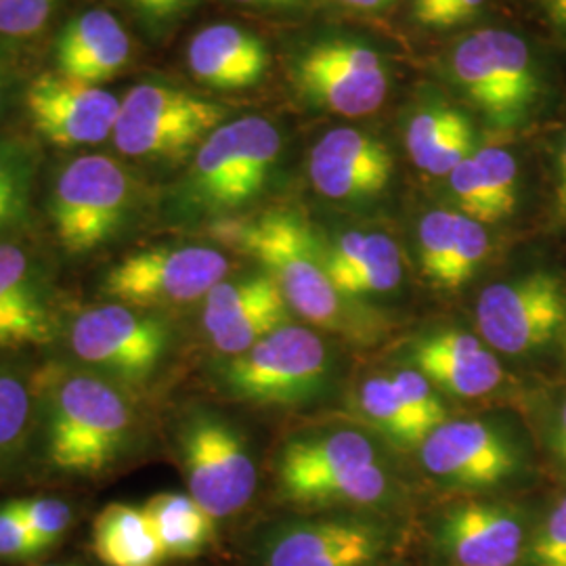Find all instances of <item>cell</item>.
<instances>
[{
    "mask_svg": "<svg viewBox=\"0 0 566 566\" xmlns=\"http://www.w3.org/2000/svg\"><path fill=\"white\" fill-rule=\"evenodd\" d=\"M525 558L531 566H566V495L531 533Z\"/></svg>",
    "mask_w": 566,
    "mask_h": 566,
    "instance_id": "cell-36",
    "label": "cell"
},
{
    "mask_svg": "<svg viewBox=\"0 0 566 566\" xmlns=\"http://www.w3.org/2000/svg\"><path fill=\"white\" fill-rule=\"evenodd\" d=\"M130 51V39L120 20L105 9H91L61 30L55 63L57 72L67 78L102 86L126 67Z\"/></svg>",
    "mask_w": 566,
    "mask_h": 566,
    "instance_id": "cell-22",
    "label": "cell"
},
{
    "mask_svg": "<svg viewBox=\"0 0 566 566\" xmlns=\"http://www.w3.org/2000/svg\"><path fill=\"white\" fill-rule=\"evenodd\" d=\"M399 544L385 518L336 514L266 526L252 549L254 566H382Z\"/></svg>",
    "mask_w": 566,
    "mask_h": 566,
    "instance_id": "cell-9",
    "label": "cell"
},
{
    "mask_svg": "<svg viewBox=\"0 0 566 566\" xmlns=\"http://www.w3.org/2000/svg\"><path fill=\"white\" fill-rule=\"evenodd\" d=\"M55 327V290L46 264L20 243H0V348L51 343Z\"/></svg>",
    "mask_w": 566,
    "mask_h": 566,
    "instance_id": "cell-18",
    "label": "cell"
},
{
    "mask_svg": "<svg viewBox=\"0 0 566 566\" xmlns=\"http://www.w3.org/2000/svg\"><path fill=\"white\" fill-rule=\"evenodd\" d=\"M147 25L163 28L191 11L200 0H120Z\"/></svg>",
    "mask_w": 566,
    "mask_h": 566,
    "instance_id": "cell-40",
    "label": "cell"
},
{
    "mask_svg": "<svg viewBox=\"0 0 566 566\" xmlns=\"http://www.w3.org/2000/svg\"><path fill=\"white\" fill-rule=\"evenodd\" d=\"M378 462V449L359 430H332L287 441L277 458L283 497L303 504L308 495L344 472Z\"/></svg>",
    "mask_w": 566,
    "mask_h": 566,
    "instance_id": "cell-20",
    "label": "cell"
},
{
    "mask_svg": "<svg viewBox=\"0 0 566 566\" xmlns=\"http://www.w3.org/2000/svg\"><path fill=\"white\" fill-rule=\"evenodd\" d=\"M135 203L137 185L130 172L109 156L88 154L61 168L49 217L61 248L84 256L120 238Z\"/></svg>",
    "mask_w": 566,
    "mask_h": 566,
    "instance_id": "cell-5",
    "label": "cell"
},
{
    "mask_svg": "<svg viewBox=\"0 0 566 566\" xmlns=\"http://www.w3.org/2000/svg\"><path fill=\"white\" fill-rule=\"evenodd\" d=\"M18 507L39 556L57 546L74 525L72 506L57 497L18 500Z\"/></svg>",
    "mask_w": 566,
    "mask_h": 566,
    "instance_id": "cell-32",
    "label": "cell"
},
{
    "mask_svg": "<svg viewBox=\"0 0 566 566\" xmlns=\"http://www.w3.org/2000/svg\"><path fill=\"white\" fill-rule=\"evenodd\" d=\"M392 385L399 390L407 411L422 428L426 437L447 422V409L441 397L437 395L434 385L416 367L399 369L392 378Z\"/></svg>",
    "mask_w": 566,
    "mask_h": 566,
    "instance_id": "cell-35",
    "label": "cell"
},
{
    "mask_svg": "<svg viewBox=\"0 0 566 566\" xmlns=\"http://www.w3.org/2000/svg\"><path fill=\"white\" fill-rule=\"evenodd\" d=\"M556 206L566 221V133L556 151Z\"/></svg>",
    "mask_w": 566,
    "mask_h": 566,
    "instance_id": "cell-41",
    "label": "cell"
},
{
    "mask_svg": "<svg viewBox=\"0 0 566 566\" xmlns=\"http://www.w3.org/2000/svg\"><path fill=\"white\" fill-rule=\"evenodd\" d=\"M386 145L357 128H334L315 143L308 172L315 189L329 200L376 196L392 177Z\"/></svg>",
    "mask_w": 566,
    "mask_h": 566,
    "instance_id": "cell-19",
    "label": "cell"
},
{
    "mask_svg": "<svg viewBox=\"0 0 566 566\" xmlns=\"http://www.w3.org/2000/svg\"><path fill=\"white\" fill-rule=\"evenodd\" d=\"M25 109L36 133L57 147L97 145L114 135L120 99L97 84L44 72L25 88Z\"/></svg>",
    "mask_w": 566,
    "mask_h": 566,
    "instance_id": "cell-15",
    "label": "cell"
},
{
    "mask_svg": "<svg viewBox=\"0 0 566 566\" xmlns=\"http://www.w3.org/2000/svg\"><path fill=\"white\" fill-rule=\"evenodd\" d=\"M9 67H7V63L2 60V55H0V114H2V109H4V105L9 102Z\"/></svg>",
    "mask_w": 566,
    "mask_h": 566,
    "instance_id": "cell-44",
    "label": "cell"
},
{
    "mask_svg": "<svg viewBox=\"0 0 566 566\" xmlns=\"http://www.w3.org/2000/svg\"><path fill=\"white\" fill-rule=\"evenodd\" d=\"M166 558H196L214 537V518L189 493H160L145 504Z\"/></svg>",
    "mask_w": 566,
    "mask_h": 566,
    "instance_id": "cell-28",
    "label": "cell"
},
{
    "mask_svg": "<svg viewBox=\"0 0 566 566\" xmlns=\"http://www.w3.org/2000/svg\"><path fill=\"white\" fill-rule=\"evenodd\" d=\"M344 4L355 7V9H364V11H371V9H380L386 7L392 0H343Z\"/></svg>",
    "mask_w": 566,
    "mask_h": 566,
    "instance_id": "cell-45",
    "label": "cell"
},
{
    "mask_svg": "<svg viewBox=\"0 0 566 566\" xmlns=\"http://www.w3.org/2000/svg\"><path fill=\"white\" fill-rule=\"evenodd\" d=\"M42 566H76V565H42Z\"/></svg>",
    "mask_w": 566,
    "mask_h": 566,
    "instance_id": "cell-48",
    "label": "cell"
},
{
    "mask_svg": "<svg viewBox=\"0 0 566 566\" xmlns=\"http://www.w3.org/2000/svg\"><path fill=\"white\" fill-rule=\"evenodd\" d=\"M61 0H0V36H36L53 18Z\"/></svg>",
    "mask_w": 566,
    "mask_h": 566,
    "instance_id": "cell-37",
    "label": "cell"
},
{
    "mask_svg": "<svg viewBox=\"0 0 566 566\" xmlns=\"http://www.w3.org/2000/svg\"><path fill=\"white\" fill-rule=\"evenodd\" d=\"M93 549L105 566H160L166 560L143 506L109 504L93 523Z\"/></svg>",
    "mask_w": 566,
    "mask_h": 566,
    "instance_id": "cell-27",
    "label": "cell"
},
{
    "mask_svg": "<svg viewBox=\"0 0 566 566\" xmlns=\"http://www.w3.org/2000/svg\"><path fill=\"white\" fill-rule=\"evenodd\" d=\"M563 344H565V359H566V325H565V343H563Z\"/></svg>",
    "mask_w": 566,
    "mask_h": 566,
    "instance_id": "cell-47",
    "label": "cell"
},
{
    "mask_svg": "<svg viewBox=\"0 0 566 566\" xmlns=\"http://www.w3.org/2000/svg\"><path fill=\"white\" fill-rule=\"evenodd\" d=\"M476 324L486 346L523 357L542 350L566 325V285L547 271L493 283L476 304Z\"/></svg>",
    "mask_w": 566,
    "mask_h": 566,
    "instance_id": "cell-12",
    "label": "cell"
},
{
    "mask_svg": "<svg viewBox=\"0 0 566 566\" xmlns=\"http://www.w3.org/2000/svg\"><path fill=\"white\" fill-rule=\"evenodd\" d=\"M282 151V135L261 116L224 122L196 151L179 191V206L193 214H224L252 202Z\"/></svg>",
    "mask_w": 566,
    "mask_h": 566,
    "instance_id": "cell-3",
    "label": "cell"
},
{
    "mask_svg": "<svg viewBox=\"0 0 566 566\" xmlns=\"http://www.w3.org/2000/svg\"><path fill=\"white\" fill-rule=\"evenodd\" d=\"M486 252H489V235H486L485 227L460 212L453 252H451V259L447 263L446 273H443V280L439 283V287H443V290L462 287L474 275L479 264L485 261Z\"/></svg>",
    "mask_w": 566,
    "mask_h": 566,
    "instance_id": "cell-34",
    "label": "cell"
},
{
    "mask_svg": "<svg viewBox=\"0 0 566 566\" xmlns=\"http://www.w3.org/2000/svg\"><path fill=\"white\" fill-rule=\"evenodd\" d=\"M214 374L233 399L290 407L322 395L332 374V353L315 329L287 324L242 355L227 357Z\"/></svg>",
    "mask_w": 566,
    "mask_h": 566,
    "instance_id": "cell-4",
    "label": "cell"
},
{
    "mask_svg": "<svg viewBox=\"0 0 566 566\" xmlns=\"http://www.w3.org/2000/svg\"><path fill=\"white\" fill-rule=\"evenodd\" d=\"M552 449L556 453V458L566 465V397L558 407L554 428H552Z\"/></svg>",
    "mask_w": 566,
    "mask_h": 566,
    "instance_id": "cell-42",
    "label": "cell"
},
{
    "mask_svg": "<svg viewBox=\"0 0 566 566\" xmlns=\"http://www.w3.org/2000/svg\"><path fill=\"white\" fill-rule=\"evenodd\" d=\"M221 235L263 264L280 285L294 313L334 332L355 329L348 298L325 271L324 254L301 217L283 210L264 212L254 221L221 227Z\"/></svg>",
    "mask_w": 566,
    "mask_h": 566,
    "instance_id": "cell-2",
    "label": "cell"
},
{
    "mask_svg": "<svg viewBox=\"0 0 566 566\" xmlns=\"http://www.w3.org/2000/svg\"><path fill=\"white\" fill-rule=\"evenodd\" d=\"M231 264L208 245H158L133 252L114 264L102 282L112 303L137 308H168L203 301L223 282Z\"/></svg>",
    "mask_w": 566,
    "mask_h": 566,
    "instance_id": "cell-11",
    "label": "cell"
},
{
    "mask_svg": "<svg viewBox=\"0 0 566 566\" xmlns=\"http://www.w3.org/2000/svg\"><path fill=\"white\" fill-rule=\"evenodd\" d=\"M290 304L269 273L217 283L203 298L202 324L224 357L242 355L277 327L290 324Z\"/></svg>",
    "mask_w": 566,
    "mask_h": 566,
    "instance_id": "cell-17",
    "label": "cell"
},
{
    "mask_svg": "<svg viewBox=\"0 0 566 566\" xmlns=\"http://www.w3.org/2000/svg\"><path fill=\"white\" fill-rule=\"evenodd\" d=\"M460 212L451 210H432L428 212L418 227V242L424 273L432 282L441 283L447 263L453 252V243L458 235Z\"/></svg>",
    "mask_w": 566,
    "mask_h": 566,
    "instance_id": "cell-33",
    "label": "cell"
},
{
    "mask_svg": "<svg viewBox=\"0 0 566 566\" xmlns=\"http://www.w3.org/2000/svg\"><path fill=\"white\" fill-rule=\"evenodd\" d=\"M552 23L566 36V0H544Z\"/></svg>",
    "mask_w": 566,
    "mask_h": 566,
    "instance_id": "cell-43",
    "label": "cell"
},
{
    "mask_svg": "<svg viewBox=\"0 0 566 566\" xmlns=\"http://www.w3.org/2000/svg\"><path fill=\"white\" fill-rule=\"evenodd\" d=\"M409 364L434 386L464 399L493 392L504 380V369L479 336L460 329L426 334L411 344Z\"/></svg>",
    "mask_w": 566,
    "mask_h": 566,
    "instance_id": "cell-21",
    "label": "cell"
},
{
    "mask_svg": "<svg viewBox=\"0 0 566 566\" xmlns=\"http://www.w3.org/2000/svg\"><path fill=\"white\" fill-rule=\"evenodd\" d=\"M486 0H413V15L424 25L446 28L470 20Z\"/></svg>",
    "mask_w": 566,
    "mask_h": 566,
    "instance_id": "cell-39",
    "label": "cell"
},
{
    "mask_svg": "<svg viewBox=\"0 0 566 566\" xmlns=\"http://www.w3.org/2000/svg\"><path fill=\"white\" fill-rule=\"evenodd\" d=\"M32 535L21 518L18 500L0 504V560H28L36 558Z\"/></svg>",
    "mask_w": 566,
    "mask_h": 566,
    "instance_id": "cell-38",
    "label": "cell"
},
{
    "mask_svg": "<svg viewBox=\"0 0 566 566\" xmlns=\"http://www.w3.org/2000/svg\"><path fill=\"white\" fill-rule=\"evenodd\" d=\"M39 151L32 143L0 135V243L13 242L30 223Z\"/></svg>",
    "mask_w": 566,
    "mask_h": 566,
    "instance_id": "cell-29",
    "label": "cell"
},
{
    "mask_svg": "<svg viewBox=\"0 0 566 566\" xmlns=\"http://www.w3.org/2000/svg\"><path fill=\"white\" fill-rule=\"evenodd\" d=\"M426 470L447 485L483 489L518 474L523 451L500 426L447 420L422 443Z\"/></svg>",
    "mask_w": 566,
    "mask_h": 566,
    "instance_id": "cell-14",
    "label": "cell"
},
{
    "mask_svg": "<svg viewBox=\"0 0 566 566\" xmlns=\"http://www.w3.org/2000/svg\"><path fill=\"white\" fill-rule=\"evenodd\" d=\"M191 74L206 86L238 91L259 84L269 67L264 42L235 23H214L200 30L187 49Z\"/></svg>",
    "mask_w": 566,
    "mask_h": 566,
    "instance_id": "cell-23",
    "label": "cell"
},
{
    "mask_svg": "<svg viewBox=\"0 0 566 566\" xmlns=\"http://www.w3.org/2000/svg\"><path fill=\"white\" fill-rule=\"evenodd\" d=\"M36 437V397L32 378L0 367V474H13L25 462Z\"/></svg>",
    "mask_w": 566,
    "mask_h": 566,
    "instance_id": "cell-30",
    "label": "cell"
},
{
    "mask_svg": "<svg viewBox=\"0 0 566 566\" xmlns=\"http://www.w3.org/2000/svg\"><path fill=\"white\" fill-rule=\"evenodd\" d=\"M229 109L189 91L160 82H142L120 99L114 143L122 156L135 160H168L224 124Z\"/></svg>",
    "mask_w": 566,
    "mask_h": 566,
    "instance_id": "cell-10",
    "label": "cell"
},
{
    "mask_svg": "<svg viewBox=\"0 0 566 566\" xmlns=\"http://www.w3.org/2000/svg\"><path fill=\"white\" fill-rule=\"evenodd\" d=\"M36 437L46 464L65 476H99L133 446L137 416L120 385L81 365L32 374Z\"/></svg>",
    "mask_w": 566,
    "mask_h": 566,
    "instance_id": "cell-1",
    "label": "cell"
},
{
    "mask_svg": "<svg viewBox=\"0 0 566 566\" xmlns=\"http://www.w3.org/2000/svg\"><path fill=\"white\" fill-rule=\"evenodd\" d=\"M449 187L462 214L476 223H500L518 202V164L504 147H483L451 175Z\"/></svg>",
    "mask_w": 566,
    "mask_h": 566,
    "instance_id": "cell-25",
    "label": "cell"
},
{
    "mask_svg": "<svg viewBox=\"0 0 566 566\" xmlns=\"http://www.w3.org/2000/svg\"><path fill=\"white\" fill-rule=\"evenodd\" d=\"M172 329L145 308L105 303L76 315L70 327V348L84 369L116 385H142L166 361Z\"/></svg>",
    "mask_w": 566,
    "mask_h": 566,
    "instance_id": "cell-8",
    "label": "cell"
},
{
    "mask_svg": "<svg viewBox=\"0 0 566 566\" xmlns=\"http://www.w3.org/2000/svg\"><path fill=\"white\" fill-rule=\"evenodd\" d=\"M177 446L189 495L214 521L235 516L250 504L259 470L240 426L198 407L182 418Z\"/></svg>",
    "mask_w": 566,
    "mask_h": 566,
    "instance_id": "cell-7",
    "label": "cell"
},
{
    "mask_svg": "<svg viewBox=\"0 0 566 566\" xmlns=\"http://www.w3.org/2000/svg\"><path fill=\"white\" fill-rule=\"evenodd\" d=\"M240 4H254V7H287V4H296L303 0H233Z\"/></svg>",
    "mask_w": 566,
    "mask_h": 566,
    "instance_id": "cell-46",
    "label": "cell"
},
{
    "mask_svg": "<svg viewBox=\"0 0 566 566\" xmlns=\"http://www.w3.org/2000/svg\"><path fill=\"white\" fill-rule=\"evenodd\" d=\"M455 82L495 126H518L544 97V78L528 42L512 30L486 28L460 42L449 60Z\"/></svg>",
    "mask_w": 566,
    "mask_h": 566,
    "instance_id": "cell-6",
    "label": "cell"
},
{
    "mask_svg": "<svg viewBox=\"0 0 566 566\" xmlns=\"http://www.w3.org/2000/svg\"><path fill=\"white\" fill-rule=\"evenodd\" d=\"M528 537L521 510L495 502H464L441 516L434 544L451 566H516L526 556Z\"/></svg>",
    "mask_w": 566,
    "mask_h": 566,
    "instance_id": "cell-16",
    "label": "cell"
},
{
    "mask_svg": "<svg viewBox=\"0 0 566 566\" xmlns=\"http://www.w3.org/2000/svg\"><path fill=\"white\" fill-rule=\"evenodd\" d=\"M327 275L344 298L388 294L403 277L401 252L385 233L350 231L324 254Z\"/></svg>",
    "mask_w": 566,
    "mask_h": 566,
    "instance_id": "cell-24",
    "label": "cell"
},
{
    "mask_svg": "<svg viewBox=\"0 0 566 566\" xmlns=\"http://www.w3.org/2000/svg\"><path fill=\"white\" fill-rule=\"evenodd\" d=\"M474 130L462 112L432 105L420 109L407 126V149L413 164L434 177H449L472 156Z\"/></svg>",
    "mask_w": 566,
    "mask_h": 566,
    "instance_id": "cell-26",
    "label": "cell"
},
{
    "mask_svg": "<svg viewBox=\"0 0 566 566\" xmlns=\"http://www.w3.org/2000/svg\"><path fill=\"white\" fill-rule=\"evenodd\" d=\"M357 407L365 420L395 446L416 447L424 443L426 434L422 428L407 411L403 399L390 378H367L359 388Z\"/></svg>",
    "mask_w": 566,
    "mask_h": 566,
    "instance_id": "cell-31",
    "label": "cell"
},
{
    "mask_svg": "<svg viewBox=\"0 0 566 566\" xmlns=\"http://www.w3.org/2000/svg\"><path fill=\"white\" fill-rule=\"evenodd\" d=\"M294 81L308 102L343 116H365L386 99L390 76L380 53L357 41H325L294 63Z\"/></svg>",
    "mask_w": 566,
    "mask_h": 566,
    "instance_id": "cell-13",
    "label": "cell"
}]
</instances>
